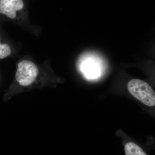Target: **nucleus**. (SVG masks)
<instances>
[{"label":"nucleus","instance_id":"nucleus-4","mask_svg":"<svg viewBox=\"0 0 155 155\" xmlns=\"http://www.w3.org/2000/svg\"><path fill=\"white\" fill-rule=\"evenodd\" d=\"M98 67L97 64L93 61L87 60L83 64L82 69L87 77L93 78L98 75L99 72Z\"/></svg>","mask_w":155,"mask_h":155},{"label":"nucleus","instance_id":"nucleus-1","mask_svg":"<svg viewBox=\"0 0 155 155\" xmlns=\"http://www.w3.org/2000/svg\"><path fill=\"white\" fill-rule=\"evenodd\" d=\"M127 88L130 94L146 105L155 106V92L146 82L140 79H132L128 82Z\"/></svg>","mask_w":155,"mask_h":155},{"label":"nucleus","instance_id":"nucleus-3","mask_svg":"<svg viewBox=\"0 0 155 155\" xmlns=\"http://www.w3.org/2000/svg\"><path fill=\"white\" fill-rule=\"evenodd\" d=\"M24 5L23 0H0V13L14 19L17 11L22 10Z\"/></svg>","mask_w":155,"mask_h":155},{"label":"nucleus","instance_id":"nucleus-5","mask_svg":"<svg viewBox=\"0 0 155 155\" xmlns=\"http://www.w3.org/2000/svg\"><path fill=\"white\" fill-rule=\"evenodd\" d=\"M125 151L126 155H146L140 147L132 142L125 145Z\"/></svg>","mask_w":155,"mask_h":155},{"label":"nucleus","instance_id":"nucleus-6","mask_svg":"<svg viewBox=\"0 0 155 155\" xmlns=\"http://www.w3.org/2000/svg\"><path fill=\"white\" fill-rule=\"evenodd\" d=\"M11 54L10 46L7 44H1L0 42V60L8 57Z\"/></svg>","mask_w":155,"mask_h":155},{"label":"nucleus","instance_id":"nucleus-2","mask_svg":"<svg viewBox=\"0 0 155 155\" xmlns=\"http://www.w3.org/2000/svg\"><path fill=\"white\" fill-rule=\"evenodd\" d=\"M38 74V68L34 63L24 60L18 64L16 79L20 85L28 86L34 82Z\"/></svg>","mask_w":155,"mask_h":155}]
</instances>
